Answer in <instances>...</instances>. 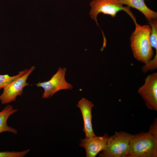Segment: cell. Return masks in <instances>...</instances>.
I'll list each match as a JSON object with an SVG mask.
<instances>
[{"mask_svg":"<svg viewBox=\"0 0 157 157\" xmlns=\"http://www.w3.org/2000/svg\"><path fill=\"white\" fill-rule=\"evenodd\" d=\"M23 155L22 151H4L0 152V157H22Z\"/></svg>","mask_w":157,"mask_h":157,"instance_id":"cell-14","label":"cell"},{"mask_svg":"<svg viewBox=\"0 0 157 157\" xmlns=\"http://www.w3.org/2000/svg\"><path fill=\"white\" fill-rule=\"evenodd\" d=\"M118 0H92L90 3L91 9L90 15L91 18L95 21L98 26H99L97 18L100 13L114 17L118 12L123 10L127 13L134 22L136 21L130 7L127 6H124Z\"/></svg>","mask_w":157,"mask_h":157,"instance_id":"cell-4","label":"cell"},{"mask_svg":"<svg viewBox=\"0 0 157 157\" xmlns=\"http://www.w3.org/2000/svg\"><path fill=\"white\" fill-rule=\"evenodd\" d=\"M67 70L65 68L59 67L57 72L49 81L43 82H39L36 85L38 87H41L44 89L42 98L46 99L51 97L57 92L62 90H71L73 86L67 82L65 76Z\"/></svg>","mask_w":157,"mask_h":157,"instance_id":"cell-5","label":"cell"},{"mask_svg":"<svg viewBox=\"0 0 157 157\" xmlns=\"http://www.w3.org/2000/svg\"><path fill=\"white\" fill-rule=\"evenodd\" d=\"M81 113L83 122V131L86 137L95 135L93 129L92 111L94 105L92 103L84 98H82L76 105Z\"/></svg>","mask_w":157,"mask_h":157,"instance_id":"cell-9","label":"cell"},{"mask_svg":"<svg viewBox=\"0 0 157 157\" xmlns=\"http://www.w3.org/2000/svg\"><path fill=\"white\" fill-rule=\"evenodd\" d=\"M157 138L148 132L132 135L124 157H157Z\"/></svg>","mask_w":157,"mask_h":157,"instance_id":"cell-2","label":"cell"},{"mask_svg":"<svg viewBox=\"0 0 157 157\" xmlns=\"http://www.w3.org/2000/svg\"><path fill=\"white\" fill-rule=\"evenodd\" d=\"M18 109L14 108L10 104L6 105L0 111V134L5 132H8L16 134L18 133L15 129L8 126L7 123L9 117L12 115L16 113Z\"/></svg>","mask_w":157,"mask_h":157,"instance_id":"cell-11","label":"cell"},{"mask_svg":"<svg viewBox=\"0 0 157 157\" xmlns=\"http://www.w3.org/2000/svg\"><path fill=\"white\" fill-rule=\"evenodd\" d=\"M135 28L130 37L131 47L134 57L138 60L146 64L151 60L154 51L150 42L151 31L150 26H142L134 22Z\"/></svg>","mask_w":157,"mask_h":157,"instance_id":"cell-1","label":"cell"},{"mask_svg":"<svg viewBox=\"0 0 157 157\" xmlns=\"http://www.w3.org/2000/svg\"><path fill=\"white\" fill-rule=\"evenodd\" d=\"M123 5L135 8L140 11L150 22L156 19L157 13L149 8L146 5L144 0H118Z\"/></svg>","mask_w":157,"mask_h":157,"instance_id":"cell-10","label":"cell"},{"mask_svg":"<svg viewBox=\"0 0 157 157\" xmlns=\"http://www.w3.org/2000/svg\"><path fill=\"white\" fill-rule=\"evenodd\" d=\"M107 134L101 136L96 135L80 140L79 145L85 149L86 157H95L104 148L108 137Z\"/></svg>","mask_w":157,"mask_h":157,"instance_id":"cell-8","label":"cell"},{"mask_svg":"<svg viewBox=\"0 0 157 157\" xmlns=\"http://www.w3.org/2000/svg\"><path fill=\"white\" fill-rule=\"evenodd\" d=\"M35 69L34 66H31L26 73L3 88V92L0 95V101L2 104L15 102L17 96L23 94L24 88L30 85L27 82V79Z\"/></svg>","mask_w":157,"mask_h":157,"instance_id":"cell-6","label":"cell"},{"mask_svg":"<svg viewBox=\"0 0 157 157\" xmlns=\"http://www.w3.org/2000/svg\"><path fill=\"white\" fill-rule=\"evenodd\" d=\"M132 135L123 131L116 132L108 138L100 157H124L130 146Z\"/></svg>","mask_w":157,"mask_h":157,"instance_id":"cell-3","label":"cell"},{"mask_svg":"<svg viewBox=\"0 0 157 157\" xmlns=\"http://www.w3.org/2000/svg\"><path fill=\"white\" fill-rule=\"evenodd\" d=\"M148 132L154 137L157 138V120L155 119L154 122L151 125Z\"/></svg>","mask_w":157,"mask_h":157,"instance_id":"cell-15","label":"cell"},{"mask_svg":"<svg viewBox=\"0 0 157 157\" xmlns=\"http://www.w3.org/2000/svg\"><path fill=\"white\" fill-rule=\"evenodd\" d=\"M26 69L19 72L17 75L11 76L8 74H0V90L7 84L26 73L28 70Z\"/></svg>","mask_w":157,"mask_h":157,"instance_id":"cell-12","label":"cell"},{"mask_svg":"<svg viewBox=\"0 0 157 157\" xmlns=\"http://www.w3.org/2000/svg\"><path fill=\"white\" fill-rule=\"evenodd\" d=\"M151 28L149 40L151 45L154 48L157 53V21L154 19L149 22Z\"/></svg>","mask_w":157,"mask_h":157,"instance_id":"cell-13","label":"cell"},{"mask_svg":"<svg viewBox=\"0 0 157 157\" xmlns=\"http://www.w3.org/2000/svg\"><path fill=\"white\" fill-rule=\"evenodd\" d=\"M138 93L149 109L157 111V73H154L146 78Z\"/></svg>","mask_w":157,"mask_h":157,"instance_id":"cell-7","label":"cell"}]
</instances>
